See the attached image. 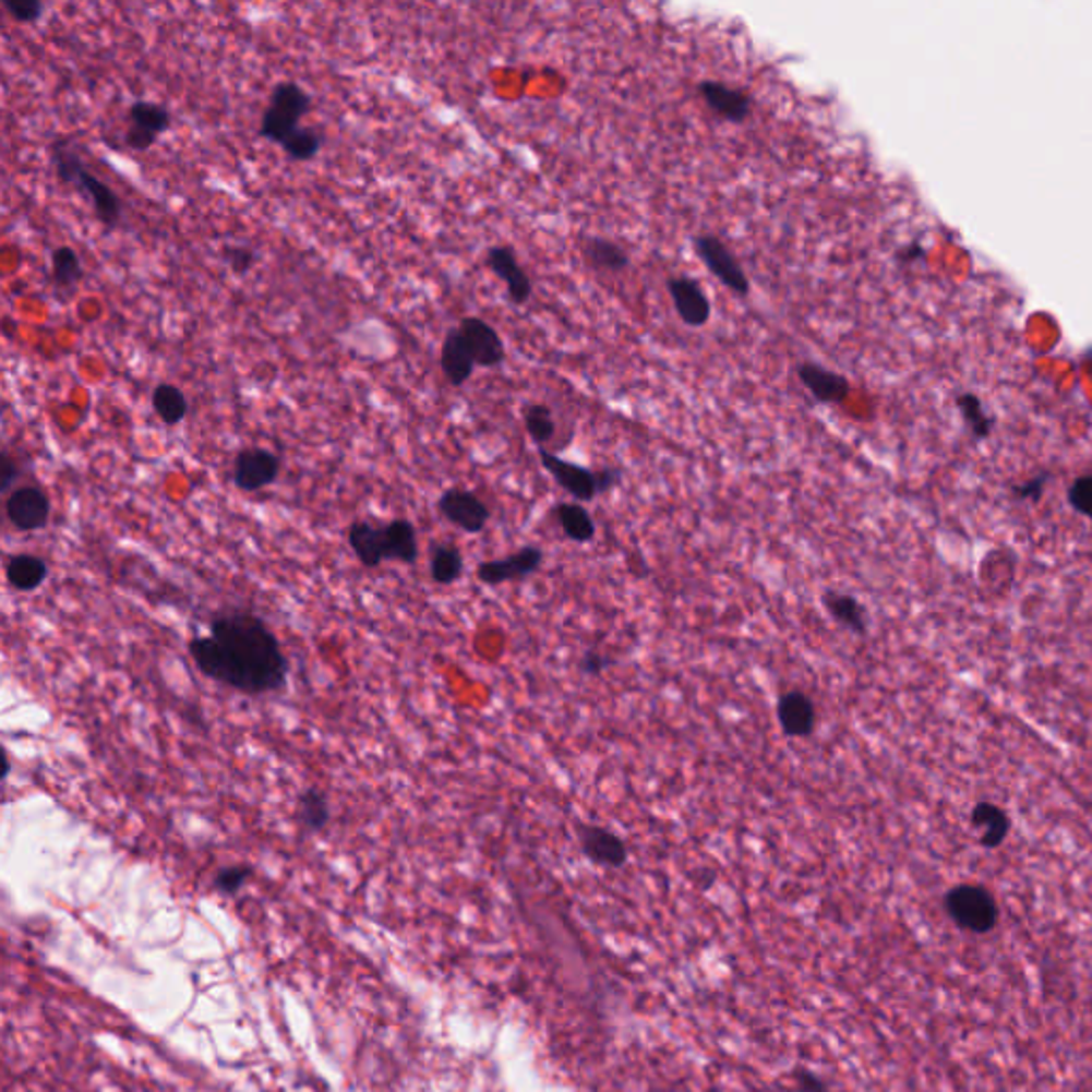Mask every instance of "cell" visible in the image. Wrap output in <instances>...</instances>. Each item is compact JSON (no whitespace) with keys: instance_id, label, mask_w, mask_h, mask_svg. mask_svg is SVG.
Segmentation results:
<instances>
[{"instance_id":"cell-16","label":"cell","mask_w":1092,"mask_h":1092,"mask_svg":"<svg viewBox=\"0 0 1092 1092\" xmlns=\"http://www.w3.org/2000/svg\"><path fill=\"white\" fill-rule=\"evenodd\" d=\"M459 332L466 337L472 355H475L476 368H497L506 361V348L500 337V333L493 329L487 321L478 316H468L459 323Z\"/></svg>"},{"instance_id":"cell-38","label":"cell","mask_w":1092,"mask_h":1092,"mask_svg":"<svg viewBox=\"0 0 1092 1092\" xmlns=\"http://www.w3.org/2000/svg\"><path fill=\"white\" fill-rule=\"evenodd\" d=\"M156 140H158L156 135H152V133H147V131H142V129H137V127H129V129H127V137H124L127 145H129L131 149H135V152H145V149H149V147L156 143Z\"/></svg>"},{"instance_id":"cell-13","label":"cell","mask_w":1092,"mask_h":1092,"mask_svg":"<svg viewBox=\"0 0 1092 1092\" xmlns=\"http://www.w3.org/2000/svg\"><path fill=\"white\" fill-rule=\"evenodd\" d=\"M698 96L715 116L732 124H743L754 111V98L743 88H734L717 80H703L698 84Z\"/></svg>"},{"instance_id":"cell-10","label":"cell","mask_w":1092,"mask_h":1092,"mask_svg":"<svg viewBox=\"0 0 1092 1092\" xmlns=\"http://www.w3.org/2000/svg\"><path fill=\"white\" fill-rule=\"evenodd\" d=\"M437 511L446 521L453 523L466 533L484 531L487 523L491 519L489 506L476 493L466 489L444 491L437 500Z\"/></svg>"},{"instance_id":"cell-33","label":"cell","mask_w":1092,"mask_h":1092,"mask_svg":"<svg viewBox=\"0 0 1092 1092\" xmlns=\"http://www.w3.org/2000/svg\"><path fill=\"white\" fill-rule=\"evenodd\" d=\"M2 9L15 24L28 26L44 17L46 4L41 0H2Z\"/></svg>"},{"instance_id":"cell-30","label":"cell","mask_w":1092,"mask_h":1092,"mask_svg":"<svg viewBox=\"0 0 1092 1092\" xmlns=\"http://www.w3.org/2000/svg\"><path fill=\"white\" fill-rule=\"evenodd\" d=\"M297 819L301 821L303 828L319 832L329 824V803L327 794H323L316 788H310L301 792L297 801Z\"/></svg>"},{"instance_id":"cell-17","label":"cell","mask_w":1092,"mask_h":1092,"mask_svg":"<svg viewBox=\"0 0 1092 1092\" xmlns=\"http://www.w3.org/2000/svg\"><path fill=\"white\" fill-rule=\"evenodd\" d=\"M796 376L819 404H843L852 391L850 381L819 363L805 361L796 368Z\"/></svg>"},{"instance_id":"cell-7","label":"cell","mask_w":1092,"mask_h":1092,"mask_svg":"<svg viewBox=\"0 0 1092 1092\" xmlns=\"http://www.w3.org/2000/svg\"><path fill=\"white\" fill-rule=\"evenodd\" d=\"M542 564H544V551L536 544H527L519 551L511 553L508 557L478 564L476 578L489 587H497L502 583H519L540 572Z\"/></svg>"},{"instance_id":"cell-1","label":"cell","mask_w":1092,"mask_h":1092,"mask_svg":"<svg viewBox=\"0 0 1092 1092\" xmlns=\"http://www.w3.org/2000/svg\"><path fill=\"white\" fill-rule=\"evenodd\" d=\"M189 653L205 676L241 694L261 696L285 687V651L274 632L256 615H216L209 623V636H194Z\"/></svg>"},{"instance_id":"cell-26","label":"cell","mask_w":1092,"mask_h":1092,"mask_svg":"<svg viewBox=\"0 0 1092 1092\" xmlns=\"http://www.w3.org/2000/svg\"><path fill=\"white\" fill-rule=\"evenodd\" d=\"M152 408L158 415V419L165 425H169V428L180 425L189 417V399H187V395L182 393V388H178L176 384H169V382H163V384L154 386V391H152Z\"/></svg>"},{"instance_id":"cell-3","label":"cell","mask_w":1092,"mask_h":1092,"mask_svg":"<svg viewBox=\"0 0 1092 1092\" xmlns=\"http://www.w3.org/2000/svg\"><path fill=\"white\" fill-rule=\"evenodd\" d=\"M538 457H540L542 468L578 504L593 502L598 495L615 489L619 482H621V478H623L621 470H617V468L589 470L585 466H578V464H572L568 459H562L560 455L551 453L549 448H538Z\"/></svg>"},{"instance_id":"cell-9","label":"cell","mask_w":1092,"mask_h":1092,"mask_svg":"<svg viewBox=\"0 0 1092 1092\" xmlns=\"http://www.w3.org/2000/svg\"><path fill=\"white\" fill-rule=\"evenodd\" d=\"M280 468L283 464L276 453L259 446L243 448L239 451L233 464V480L236 487L245 493L261 491L278 480Z\"/></svg>"},{"instance_id":"cell-11","label":"cell","mask_w":1092,"mask_h":1092,"mask_svg":"<svg viewBox=\"0 0 1092 1092\" xmlns=\"http://www.w3.org/2000/svg\"><path fill=\"white\" fill-rule=\"evenodd\" d=\"M676 316L694 329L705 327L711 321V299L694 278L672 276L665 283Z\"/></svg>"},{"instance_id":"cell-4","label":"cell","mask_w":1092,"mask_h":1092,"mask_svg":"<svg viewBox=\"0 0 1092 1092\" xmlns=\"http://www.w3.org/2000/svg\"><path fill=\"white\" fill-rule=\"evenodd\" d=\"M944 909L951 922L967 933L988 935L997 928L998 902L980 884H958L944 897Z\"/></svg>"},{"instance_id":"cell-40","label":"cell","mask_w":1092,"mask_h":1092,"mask_svg":"<svg viewBox=\"0 0 1092 1092\" xmlns=\"http://www.w3.org/2000/svg\"><path fill=\"white\" fill-rule=\"evenodd\" d=\"M17 466L15 461L9 457V453H2V480H0V489L2 491H9L13 487V482L17 480Z\"/></svg>"},{"instance_id":"cell-14","label":"cell","mask_w":1092,"mask_h":1092,"mask_svg":"<svg viewBox=\"0 0 1092 1092\" xmlns=\"http://www.w3.org/2000/svg\"><path fill=\"white\" fill-rule=\"evenodd\" d=\"M484 261H487V267L506 285L508 299L515 305H525L531 299L533 285H531L529 276L525 274V269L519 265L517 252L511 245L489 248Z\"/></svg>"},{"instance_id":"cell-6","label":"cell","mask_w":1092,"mask_h":1092,"mask_svg":"<svg viewBox=\"0 0 1092 1092\" xmlns=\"http://www.w3.org/2000/svg\"><path fill=\"white\" fill-rule=\"evenodd\" d=\"M696 256L703 261V265L717 278L725 288H730L736 297H749L752 283L734 256V252L717 238V236H696L692 239Z\"/></svg>"},{"instance_id":"cell-32","label":"cell","mask_w":1092,"mask_h":1092,"mask_svg":"<svg viewBox=\"0 0 1092 1092\" xmlns=\"http://www.w3.org/2000/svg\"><path fill=\"white\" fill-rule=\"evenodd\" d=\"M286 156L295 163H308V160H314L316 154L321 152L323 147V137L312 131V129H297L288 140H286L283 145Z\"/></svg>"},{"instance_id":"cell-20","label":"cell","mask_w":1092,"mask_h":1092,"mask_svg":"<svg viewBox=\"0 0 1092 1092\" xmlns=\"http://www.w3.org/2000/svg\"><path fill=\"white\" fill-rule=\"evenodd\" d=\"M348 544L365 568H379L384 560H388L384 527H376L368 521H355L348 529Z\"/></svg>"},{"instance_id":"cell-36","label":"cell","mask_w":1092,"mask_h":1092,"mask_svg":"<svg viewBox=\"0 0 1092 1092\" xmlns=\"http://www.w3.org/2000/svg\"><path fill=\"white\" fill-rule=\"evenodd\" d=\"M223 259L229 263L231 272L238 274V276H243L252 269V265L256 263V254L254 250L245 248V245H227L223 250Z\"/></svg>"},{"instance_id":"cell-8","label":"cell","mask_w":1092,"mask_h":1092,"mask_svg":"<svg viewBox=\"0 0 1092 1092\" xmlns=\"http://www.w3.org/2000/svg\"><path fill=\"white\" fill-rule=\"evenodd\" d=\"M576 837L580 843V852L598 866L621 868L629 857L625 841L607 826L576 821Z\"/></svg>"},{"instance_id":"cell-2","label":"cell","mask_w":1092,"mask_h":1092,"mask_svg":"<svg viewBox=\"0 0 1092 1092\" xmlns=\"http://www.w3.org/2000/svg\"><path fill=\"white\" fill-rule=\"evenodd\" d=\"M51 163L58 180L67 187L77 189L82 194H88L96 220L107 231H113L122 218V203L118 194L88 171L80 154L67 142H56L51 145Z\"/></svg>"},{"instance_id":"cell-25","label":"cell","mask_w":1092,"mask_h":1092,"mask_svg":"<svg viewBox=\"0 0 1092 1092\" xmlns=\"http://www.w3.org/2000/svg\"><path fill=\"white\" fill-rule=\"evenodd\" d=\"M384 538H386V557L388 560H397L401 564H415L419 560V540H417V529L412 523L406 521V519L386 523Z\"/></svg>"},{"instance_id":"cell-5","label":"cell","mask_w":1092,"mask_h":1092,"mask_svg":"<svg viewBox=\"0 0 1092 1092\" xmlns=\"http://www.w3.org/2000/svg\"><path fill=\"white\" fill-rule=\"evenodd\" d=\"M310 109H312V98L297 82L276 84L261 120L259 137L265 142L283 145L299 129V120Z\"/></svg>"},{"instance_id":"cell-27","label":"cell","mask_w":1092,"mask_h":1092,"mask_svg":"<svg viewBox=\"0 0 1092 1092\" xmlns=\"http://www.w3.org/2000/svg\"><path fill=\"white\" fill-rule=\"evenodd\" d=\"M84 280V265L71 245H60L51 252V285L56 290H71Z\"/></svg>"},{"instance_id":"cell-23","label":"cell","mask_w":1092,"mask_h":1092,"mask_svg":"<svg viewBox=\"0 0 1092 1092\" xmlns=\"http://www.w3.org/2000/svg\"><path fill=\"white\" fill-rule=\"evenodd\" d=\"M555 517L564 531V536L574 544H589L593 542L598 527L591 517V513L578 504V502H562L555 508Z\"/></svg>"},{"instance_id":"cell-21","label":"cell","mask_w":1092,"mask_h":1092,"mask_svg":"<svg viewBox=\"0 0 1092 1092\" xmlns=\"http://www.w3.org/2000/svg\"><path fill=\"white\" fill-rule=\"evenodd\" d=\"M971 826L980 830V845L984 850H997L1009 835L1011 819L993 803H977L971 811Z\"/></svg>"},{"instance_id":"cell-28","label":"cell","mask_w":1092,"mask_h":1092,"mask_svg":"<svg viewBox=\"0 0 1092 1092\" xmlns=\"http://www.w3.org/2000/svg\"><path fill=\"white\" fill-rule=\"evenodd\" d=\"M431 578L437 585H453L461 578L464 574V555L457 547L453 544H437L431 553L429 562Z\"/></svg>"},{"instance_id":"cell-12","label":"cell","mask_w":1092,"mask_h":1092,"mask_svg":"<svg viewBox=\"0 0 1092 1092\" xmlns=\"http://www.w3.org/2000/svg\"><path fill=\"white\" fill-rule=\"evenodd\" d=\"M49 497L39 487H17L9 493L4 513L11 525L20 531H35L49 521Z\"/></svg>"},{"instance_id":"cell-29","label":"cell","mask_w":1092,"mask_h":1092,"mask_svg":"<svg viewBox=\"0 0 1092 1092\" xmlns=\"http://www.w3.org/2000/svg\"><path fill=\"white\" fill-rule=\"evenodd\" d=\"M129 127H137L152 135H163L171 127V116L167 107L152 100H135L129 107Z\"/></svg>"},{"instance_id":"cell-24","label":"cell","mask_w":1092,"mask_h":1092,"mask_svg":"<svg viewBox=\"0 0 1092 1092\" xmlns=\"http://www.w3.org/2000/svg\"><path fill=\"white\" fill-rule=\"evenodd\" d=\"M48 564L31 553L13 555L7 564V583L17 591H35L48 578Z\"/></svg>"},{"instance_id":"cell-39","label":"cell","mask_w":1092,"mask_h":1092,"mask_svg":"<svg viewBox=\"0 0 1092 1092\" xmlns=\"http://www.w3.org/2000/svg\"><path fill=\"white\" fill-rule=\"evenodd\" d=\"M1044 484L1045 476H1040V478H1035V480H1031V482H1024V484L1016 487V489H1013V493H1016L1018 497H1022V500H1037V497L1044 493Z\"/></svg>"},{"instance_id":"cell-19","label":"cell","mask_w":1092,"mask_h":1092,"mask_svg":"<svg viewBox=\"0 0 1092 1092\" xmlns=\"http://www.w3.org/2000/svg\"><path fill=\"white\" fill-rule=\"evenodd\" d=\"M821 607L839 625H843L845 629H850L855 636H866L868 634V625H871L868 611L852 593L837 591V589H826L821 593Z\"/></svg>"},{"instance_id":"cell-22","label":"cell","mask_w":1092,"mask_h":1092,"mask_svg":"<svg viewBox=\"0 0 1092 1092\" xmlns=\"http://www.w3.org/2000/svg\"><path fill=\"white\" fill-rule=\"evenodd\" d=\"M583 256L589 265L602 272H623L629 267V252L613 239L598 236L583 239Z\"/></svg>"},{"instance_id":"cell-35","label":"cell","mask_w":1092,"mask_h":1092,"mask_svg":"<svg viewBox=\"0 0 1092 1092\" xmlns=\"http://www.w3.org/2000/svg\"><path fill=\"white\" fill-rule=\"evenodd\" d=\"M1069 504L1071 508L1091 519L1092 521V475L1080 476L1076 478V482L1069 487Z\"/></svg>"},{"instance_id":"cell-18","label":"cell","mask_w":1092,"mask_h":1092,"mask_svg":"<svg viewBox=\"0 0 1092 1092\" xmlns=\"http://www.w3.org/2000/svg\"><path fill=\"white\" fill-rule=\"evenodd\" d=\"M440 368L453 386H464L475 374L476 361L466 337L457 329L446 333L440 350Z\"/></svg>"},{"instance_id":"cell-37","label":"cell","mask_w":1092,"mask_h":1092,"mask_svg":"<svg viewBox=\"0 0 1092 1092\" xmlns=\"http://www.w3.org/2000/svg\"><path fill=\"white\" fill-rule=\"evenodd\" d=\"M609 665H611V660H609L604 653H600V651H593V649H591V651H585V653H583V658H580V662H578V670H580L583 674H587V676H598V674H602Z\"/></svg>"},{"instance_id":"cell-41","label":"cell","mask_w":1092,"mask_h":1092,"mask_svg":"<svg viewBox=\"0 0 1092 1092\" xmlns=\"http://www.w3.org/2000/svg\"><path fill=\"white\" fill-rule=\"evenodd\" d=\"M799 1080H801V1091L803 1092H826L824 1084H821V1082H817V1080H815L813 1076H808V1073H803Z\"/></svg>"},{"instance_id":"cell-31","label":"cell","mask_w":1092,"mask_h":1092,"mask_svg":"<svg viewBox=\"0 0 1092 1092\" xmlns=\"http://www.w3.org/2000/svg\"><path fill=\"white\" fill-rule=\"evenodd\" d=\"M523 425L538 448H547V444L555 437V421L553 412L544 404H529L523 410Z\"/></svg>"},{"instance_id":"cell-34","label":"cell","mask_w":1092,"mask_h":1092,"mask_svg":"<svg viewBox=\"0 0 1092 1092\" xmlns=\"http://www.w3.org/2000/svg\"><path fill=\"white\" fill-rule=\"evenodd\" d=\"M250 877H252V866H245V864L227 866V868L218 871V875L214 877V888L225 892V895H236Z\"/></svg>"},{"instance_id":"cell-15","label":"cell","mask_w":1092,"mask_h":1092,"mask_svg":"<svg viewBox=\"0 0 1092 1092\" xmlns=\"http://www.w3.org/2000/svg\"><path fill=\"white\" fill-rule=\"evenodd\" d=\"M777 721L788 739H808L817 725V709L803 689H790L777 700Z\"/></svg>"}]
</instances>
